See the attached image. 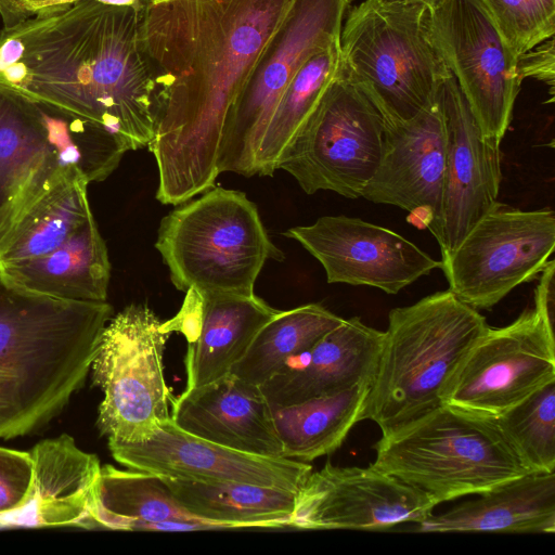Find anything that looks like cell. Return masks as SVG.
I'll return each instance as SVG.
<instances>
[{
    "label": "cell",
    "instance_id": "cell-3",
    "mask_svg": "<svg viewBox=\"0 0 555 555\" xmlns=\"http://www.w3.org/2000/svg\"><path fill=\"white\" fill-rule=\"evenodd\" d=\"M107 301H75L24 288L0 272V439L56 416L90 372Z\"/></svg>",
    "mask_w": 555,
    "mask_h": 555
},
{
    "label": "cell",
    "instance_id": "cell-1",
    "mask_svg": "<svg viewBox=\"0 0 555 555\" xmlns=\"http://www.w3.org/2000/svg\"><path fill=\"white\" fill-rule=\"evenodd\" d=\"M294 0H152L140 38L156 102L149 144L156 198L179 205L215 185L228 115Z\"/></svg>",
    "mask_w": 555,
    "mask_h": 555
},
{
    "label": "cell",
    "instance_id": "cell-21",
    "mask_svg": "<svg viewBox=\"0 0 555 555\" xmlns=\"http://www.w3.org/2000/svg\"><path fill=\"white\" fill-rule=\"evenodd\" d=\"M65 171L39 104L0 83V244Z\"/></svg>",
    "mask_w": 555,
    "mask_h": 555
},
{
    "label": "cell",
    "instance_id": "cell-13",
    "mask_svg": "<svg viewBox=\"0 0 555 555\" xmlns=\"http://www.w3.org/2000/svg\"><path fill=\"white\" fill-rule=\"evenodd\" d=\"M555 380L554 328L535 310L488 327L448 382L442 403L496 418Z\"/></svg>",
    "mask_w": 555,
    "mask_h": 555
},
{
    "label": "cell",
    "instance_id": "cell-16",
    "mask_svg": "<svg viewBox=\"0 0 555 555\" xmlns=\"http://www.w3.org/2000/svg\"><path fill=\"white\" fill-rule=\"evenodd\" d=\"M124 466L166 478L202 482H244L297 492L312 466L308 462L240 452L194 436L171 418L135 443L108 442Z\"/></svg>",
    "mask_w": 555,
    "mask_h": 555
},
{
    "label": "cell",
    "instance_id": "cell-26",
    "mask_svg": "<svg viewBox=\"0 0 555 555\" xmlns=\"http://www.w3.org/2000/svg\"><path fill=\"white\" fill-rule=\"evenodd\" d=\"M0 272L29 291L75 301H106L111 262L93 215L50 253L0 267Z\"/></svg>",
    "mask_w": 555,
    "mask_h": 555
},
{
    "label": "cell",
    "instance_id": "cell-27",
    "mask_svg": "<svg viewBox=\"0 0 555 555\" xmlns=\"http://www.w3.org/2000/svg\"><path fill=\"white\" fill-rule=\"evenodd\" d=\"M162 478L186 512L222 529L286 527L294 511V491L244 482Z\"/></svg>",
    "mask_w": 555,
    "mask_h": 555
},
{
    "label": "cell",
    "instance_id": "cell-30",
    "mask_svg": "<svg viewBox=\"0 0 555 555\" xmlns=\"http://www.w3.org/2000/svg\"><path fill=\"white\" fill-rule=\"evenodd\" d=\"M344 319L321 304L279 311L255 334L230 373L256 385L276 375L293 358L311 349Z\"/></svg>",
    "mask_w": 555,
    "mask_h": 555
},
{
    "label": "cell",
    "instance_id": "cell-10",
    "mask_svg": "<svg viewBox=\"0 0 555 555\" xmlns=\"http://www.w3.org/2000/svg\"><path fill=\"white\" fill-rule=\"evenodd\" d=\"M351 1H293L228 115L219 146V173L256 175V151L281 96L313 54L339 40Z\"/></svg>",
    "mask_w": 555,
    "mask_h": 555
},
{
    "label": "cell",
    "instance_id": "cell-4",
    "mask_svg": "<svg viewBox=\"0 0 555 555\" xmlns=\"http://www.w3.org/2000/svg\"><path fill=\"white\" fill-rule=\"evenodd\" d=\"M488 327L450 289L391 309L361 421L385 435L441 405L448 382Z\"/></svg>",
    "mask_w": 555,
    "mask_h": 555
},
{
    "label": "cell",
    "instance_id": "cell-34",
    "mask_svg": "<svg viewBox=\"0 0 555 555\" xmlns=\"http://www.w3.org/2000/svg\"><path fill=\"white\" fill-rule=\"evenodd\" d=\"M518 57L555 34V0H480Z\"/></svg>",
    "mask_w": 555,
    "mask_h": 555
},
{
    "label": "cell",
    "instance_id": "cell-19",
    "mask_svg": "<svg viewBox=\"0 0 555 555\" xmlns=\"http://www.w3.org/2000/svg\"><path fill=\"white\" fill-rule=\"evenodd\" d=\"M28 492L15 508L0 514V529L74 526L95 529L92 512L101 472L95 454L63 434L39 441L30 451Z\"/></svg>",
    "mask_w": 555,
    "mask_h": 555
},
{
    "label": "cell",
    "instance_id": "cell-25",
    "mask_svg": "<svg viewBox=\"0 0 555 555\" xmlns=\"http://www.w3.org/2000/svg\"><path fill=\"white\" fill-rule=\"evenodd\" d=\"M95 528L141 531L219 530L186 512L158 475L101 466L92 512Z\"/></svg>",
    "mask_w": 555,
    "mask_h": 555
},
{
    "label": "cell",
    "instance_id": "cell-40",
    "mask_svg": "<svg viewBox=\"0 0 555 555\" xmlns=\"http://www.w3.org/2000/svg\"><path fill=\"white\" fill-rule=\"evenodd\" d=\"M8 0H0V17L3 18L7 15Z\"/></svg>",
    "mask_w": 555,
    "mask_h": 555
},
{
    "label": "cell",
    "instance_id": "cell-33",
    "mask_svg": "<svg viewBox=\"0 0 555 555\" xmlns=\"http://www.w3.org/2000/svg\"><path fill=\"white\" fill-rule=\"evenodd\" d=\"M494 421L531 473L555 472V380Z\"/></svg>",
    "mask_w": 555,
    "mask_h": 555
},
{
    "label": "cell",
    "instance_id": "cell-37",
    "mask_svg": "<svg viewBox=\"0 0 555 555\" xmlns=\"http://www.w3.org/2000/svg\"><path fill=\"white\" fill-rule=\"evenodd\" d=\"M204 297L202 292L191 286L185 292V297L179 312L170 320L162 323V330L168 334L182 333L186 340H191L197 333L202 313Z\"/></svg>",
    "mask_w": 555,
    "mask_h": 555
},
{
    "label": "cell",
    "instance_id": "cell-39",
    "mask_svg": "<svg viewBox=\"0 0 555 555\" xmlns=\"http://www.w3.org/2000/svg\"><path fill=\"white\" fill-rule=\"evenodd\" d=\"M80 0H11L15 24L31 16L64 10Z\"/></svg>",
    "mask_w": 555,
    "mask_h": 555
},
{
    "label": "cell",
    "instance_id": "cell-38",
    "mask_svg": "<svg viewBox=\"0 0 555 555\" xmlns=\"http://www.w3.org/2000/svg\"><path fill=\"white\" fill-rule=\"evenodd\" d=\"M540 274L541 276L534 293V309L554 328L555 261L551 259Z\"/></svg>",
    "mask_w": 555,
    "mask_h": 555
},
{
    "label": "cell",
    "instance_id": "cell-29",
    "mask_svg": "<svg viewBox=\"0 0 555 555\" xmlns=\"http://www.w3.org/2000/svg\"><path fill=\"white\" fill-rule=\"evenodd\" d=\"M88 184L66 170L0 244V267L43 256L73 235L92 216Z\"/></svg>",
    "mask_w": 555,
    "mask_h": 555
},
{
    "label": "cell",
    "instance_id": "cell-22",
    "mask_svg": "<svg viewBox=\"0 0 555 555\" xmlns=\"http://www.w3.org/2000/svg\"><path fill=\"white\" fill-rule=\"evenodd\" d=\"M384 332L359 317L344 321L311 349L291 359L260 385L271 408H282L370 382L376 372Z\"/></svg>",
    "mask_w": 555,
    "mask_h": 555
},
{
    "label": "cell",
    "instance_id": "cell-18",
    "mask_svg": "<svg viewBox=\"0 0 555 555\" xmlns=\"http://www.w3.org/2000/svg\"><path fill=\"white\" fill-rule=\"evenodd\" d=\"M441 99L447 152L437 242L444 257L499 204L502 171L501 143L482 135L452 75L442 86Z\"/></svg>",
    "mask_w": 555,
    "mask_h": 555
},
{
    "label": "cell",
    "instance_id": "cell-23",
    "mask_svg": "<svg viewBox=\"0 0 555 555\" xmlns=\"http://www.w3.org/2000/svg\"><path fill=\"white\" fill-rule=\"evenodd\" d=\"M415 531L553 533L555 472L511 479L442 514H430Z\"/></svg>",
    "mask_w": 555,
    "mask_h": 555
},
{
    "label": "cell",
    "instance_id": "cell-8",
    "mask_svg": "<svg viewBox=\"0 0 555 555\" xmlns=\"http://www.w3.org/2000/svg\"><path fill=\"white\" fill-rule=\"evenodd\" d=\"M146 305L131 304L105 325L91 363L92 384L104 398L96 427L108 442L146 440L170 418V389L164 376L168 333Z\"/></svg>",
    "mask_w": 555,
    "mask_h": 555
},
{
    "label": "cell",
    "instance_id": "cell-20",
    "mask_svg": "<svg viewBox=\"0 0 555 555\" xmlns=\"http://www.w3.org/2000/svg\"><path fill=\"white\" fill-rule=\"evenodd\" d=\"M170 418L181 429L220 446L283 457L272 408L261 387L232 373L185 388L175 399Z\"/></svg>",
    "mask_w": 555,
    "mask_h": 555
},
{
    "label": "cell",
    "instance_id": "cell-28",
    "mask_svg": "<svg viewBox=\"0 0 555 555\" xmlns=\"http://www.w3.org/2000/svg\"><path fill=\"white\" fill-rule=\"evenodd\" d=\"M370 386V382H362L299 403L272 408L282 456L310 462L336 451L361 422Z\"/></svg>",
    "mask_w": 555,
    "mask_h": 555
},
{
    "label": "cell",
    "instance_id": "cell-35",
    "mask_svg": "<svg viewBox=\"0 0 555 555\" xmlns=\"http://www.w3.org/2000/svg\"><path fill=\"white\" fill-rule=\"evenodd\" d=\"M31 473L29 451L0 447V514L23 502L30 486Z\"/></svg>",
    "mask_w": 555,
    "mask_h": 555
},
{
    "label": "cell",
    "instance_id": "cell-11",
    "mask_svg": "<svg viewBox=\"0 0 555 555\" xmlns=\"http://www.w3.org/2000/svg\"><path fill=\"white\" fill-rule=\"evenodd\" d=\"M555 247V214L498 204L442 257L449 289L463 302L490 309L546 267Z\"/></svg>",
    "mask_w": 555,
    "mask_h": 555
},
{
    "label": "cell",
    "instance_id": "cell-41",
    "mask_svg": "<svg viewBox=\"0 0 555 555\" xmlns=\"http://www.w3.org/2000/svg\"><path fill=\"white\" fill-rule=\"evenodd\" d=\"M412 1H420V2H423V3H425V4H427L429 7L435 0H412Z\"/></svg>",
    "mask_w": 555,
    "mask_h": 555
},
{
    "label": "cell",
    "instance_id": "cell-31",
    "mask_svg": "<svg viewBox=\"0 0 555 555\" xmlns=\"http://www.w3.org/2000/svg\"><path fill=\"white\" fill-rule=\"evenodd\" d=\"M339 73V40L313 54L300 67L261 137L255 156L256 175L273 176L280 154Z\"/></svg>",
    "mask_w": 555,
    "mask_h": 555
},
{
    "label": "cell",
    "instance_id": "cell-17",
    "mask_svg": "<svg viewBox=\"0 0 555 555\" xmlns=\"http://www.w3.org/2000/svg\"><path fill=\"white\" fill-rule=\"evenodd\" d=\"M446 152L447 127L440 91L439 96L413 118L384 125L382 157L361 197L418 216L437 240Z\"/></svg>",
    "mask_w": 555,
    "mask_h": 555
},
{
    "label": "cell",
    "instance_id": "cell-32",
    "mask_svg": "<svg viewBox=\"0 0 555 555\" xmlns=\"http://www.w3.org/2000/svg\"><path fill=\"white\" fill-rule=\"evenodd\" d=\"M37 103L63 170H75L90 183L105 180L117 168L127 150L114 134L86 118Z\"/></svg>",
    "mask_w": 555,
    "mask_h": 555
},
{
    "label": "cell",
    "instance_id": "cell-2",
    "mask_svg": "<svg viewBox=\"0 0 555 555\" xmlns=\"http://www.w3.org/2000/svg\"><path fill=\"white\" fill-rule=\"evenodd\" d=\"M144 10L80 0L3 26L0 83L102 126L127 152L149 146L156 102L140 38Z\"/></svg>",
    "mask_w": 555,
    "mask_h": 555
},
{
    "label": "cell",
    "instance_id": "cell-12",
    "mask_svg": "<svg viewBox=\"0 0 555 555\" xmlns=\"http://www.w3.org/2000/svg\"><path fill=\"white\" fill-rule=\"evenodd\" d=\"M431 38L483 137L502 142L522 79L514 54L480 0H435Z\"/></svg>",
    "mask_w": 555,
    "mask_h": 555
},
{
    "label": "cell",
    "instance_id": "cell-6",
    "mask_svg": "<svg viewBox=\"0 0 555 555\" xmlns=\"http://www.w3.org/2000/svg\"><path fill=\"white\" fill-rule=\"evenodd\" d=\"M373 448V466L423 491L437 505L531 473L494 418L443 403L382 435Z\"/></svg>",
    "mask_w": 555,
    "mask_h": 555
},
{
    "label": "cell",
    "instance_id": "cell-5",
    "mask_svg": "<svg viewBox=\"0 0 555 555\" xmlns=\"http://www.w3.org/2000/svg\"><path fill=\"white\" fill-rule=\"evenodd\" d=\"M346 17L340 73L375 106L384 125L413 118L439 96L452 74L431 38L427 4L364 0Z\"/></svg>",
    "mask_w": 555,
    "mask_h": 555
},
{
    "label": "cell",
    "instance_id": "cell-9",
    "mask_svg": "<svg viewBox=\"0 0 555 555\" xmlns=\"http://www.w3.org/2000/svg\"><path fill=\"white\" fill-rule=\"evenodd\" d=\"M384 120L341 73L295 131L275 169L288 172L307 193L332 191L361 197L383 153Z\"/></svg>",
    "mask_w": 555,
    "mask_h": 555
},
{
    "label": "cell",
    "instance_id": "cell-36",
    "mask_svg": "<svg viewBox=\"0 0 555 555\" xmlns=\"http://www.w3.org/2000/svg\"><path fill=\"white\" fill-rule=\"evenodd\" d=\"M554 37L518 56L517 69L520 78L531 77L544 82L553 94L555 86Z\"/></svg>",
    "mask_w": 555,
    "mask_h": 555
},
{
    "label": "cell",
    "instance_id": "cell-14",
    "mask_svg": "<svg viewBox=\"0 0 555 555\" xmlns=\"http://www.w3.org/2000/svg\"><path fill=\"white\" fill-rule=\"evenodd\" d=\"M437 504L423 491L376 468L335 466L311 472L296 492L288 527L386 530L420 524Z\"/></svg>",
    "mask_w": 555,
    "mask_h": 555
},
{
    "label": "cell",
    "instance_id": "cell-7",
    "mask_svg": "<svg viewBox=\"0 0 555 555\" xmlns=\"http://www.w3.org/2000/svg\"><path fill=\"white\" fill-rule=\"evenodd\" d=\"M155 248L175 287L254 295L269 259L284 254L270 240L258 208L237 190L211 188L179 204L159 224Z\"/></svg>",
    "mask_w": 555,
    "mask_h": 555
},
{
    "label": "cell",
    "instance_id": "cell-15",
    "mask_svg": "<svg viewBox=\"0 0 555 555\" xmlns=\"http://www.w3.org/2000/svg\"><path fill=\"white\" fill-rule=\"evenodd\" d=\"M323 267L328 283L366 285L395 295L441 269L414 243L387 228L347 216H323L286 230Z\"/></svg>",
    "mask_w": 555,
    "mask_h": 555
},
{
    "label": "cell",
    "instance_id": "cell-24",
    "mask_svg": "<svg viewBox=\"0 0 555 555\" xmlns=\"http://www.w3.org/2000/svg\"><path fill=\"white\" fill-rule=\"evenodd\" d=\"M201 323L188 340L186 388L214 382L230 373L258 330L280 310L254 295L202 292Z\"/></svg>",
    "mask_w": 555,
    "mask_h": 555
}]
</instances>
